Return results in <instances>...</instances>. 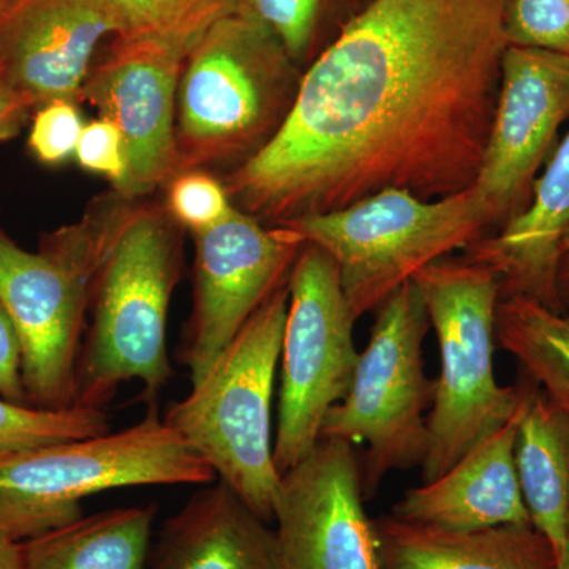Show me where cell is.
<instances>
[{
	"label": "cell",
	"mask_w": 569,
	"mask_h": 569,
	"mask_svg": "<svg viewBox=\"0 0 569 569\" xmlns=\"http://www.w3.org/2000/svg\"><path fill=\"white\" fill-rule=\"evenodd\" d=\"M557 301L560 313L569 318V227L561 238L556 274Z\"/></svg>",
	"instance_id": "obj_32"
},
{
	"label": "cell",
	"mask_w": 569,
	"mask_h": 569,
	"mask_svg": "<svg viewBox=\"0 0 569 569\" xmlns=\"http://www.w3.org/2000/svg\"><path fill=\"white\" fill-rule=\"evenodd\" d=\"M108 250L100 217L63 228L37 253L0 230V305L20 342L29 406H74L82 326Z\"/></svg>",
	"instance_id": "obj_8"
},
{
	"label": "cell",
	"mask_w": 569,
	"mask_h": 569,
	"mask_svg": "<svg viewBox=\"0 0 569 569\" xmlns=\"http://www.w3.org/2000/svg\"><path fill=\"white\" fill-rule=\"evenodd\" d=\"M526 378V395L516 413L477 441L447 473L408 489L392 508L395 518L447 530L531 526L515 463L520 419L537 388Z\"/></svg>",
	"instance_id": "obj_16"
},
{
	"label": "cell",
	"mask_w": 569,
	"mask_h": 569,
	"mask_svg": "<svg viewBox=\"0 0 569 569\" xmlns=\"http://www.w3.org/2000/svg\"><path fill=\"white\" fill-rule=\"evenodd\" d=\"M282 224L332 258L356 320L377 310L427 264L490 234L471 187L438 200L388 189Z\"/></svg>",
	"instance_id": "obj_7"
},
{
	"label": "cell",
	"mask_w": 569,
	"mask_h": 569,
	"mask_svg": "<svg viewBox=\"0 0 569 569\" xmlns=\"http://www.w3.org/2000/svg\"><path fill=\"white\" fill-rule=\"evenodd\" d=\"M74 153L82 168L107 176L118 189L126 182V144L118 127L108 119L100 118L82 127Z\"/></svg>",
	"instance_id": "obj_29"
},
{
	"label": "cell",
	"mask_w": 569,
	"mask_h": 569,
	"mask_svg": "<svg viewBox=\"0 0 569 569\" xmlns=\"http://www.w3.org/2000/svg\"><path fill=\"white\" fill-rule=\"evenodd\" d=\"M193 236V313L179 353L190 385L204 377L249 318L288 282L306 246L293 228H264L234 206L220 222Z\"/></svg>",
	"instance_id": "obj_11"
},
{
	"label": "cell",
	"mask_w": 569,
	"mask_h": 569,
	"mask_svg": "<svg viewBox=\"0 0 569 569\" xmlns=\"http://www.w3.org/2000/svg\"><path fill=\"white\" fill-rule=\"evenodd\" d=\"M0 396L28 403L21 378V348L6 309L0 305Z\"/></svg>",
	"instance_id": "obj_30"
},
{
	"label": "cell",
	"mask_w": 569,
	"mask_h": 569,
	"mask_svg": "<svg viewBox=\"0 0 569 569\" xmlns=\"http://www.w3.org/2000/svg\"><path fill=\"white\" fill-rule=\"evenodd\" d=\"M287 283L249 318L186 399L163 421L264 522L274 520L282 475L274 462L271 407L287 320Z\"/></svg>",
	"instance_id": "obj_4"
},
{
	"label": "cell",
	"mask_w": 569,
	"mask_h": 569,
	"mask_svg": "<svg viewBox=\"0 0 569 569\" xmlns=\"http://www.w3.org/2000/svg\"><path fill=\"white\" fill-rule=\"evenodd\" d=\"M118 32L108 0H9L0 9V77L29 108L78 102L97 47Z\"/></svg>",
	"instance_id": "obj_15"
},
{
	"label": "cell",
	"mask_w": 569,
	"mask_h": 569,
	"mask_svg": "<svg viewBox=\"0 0 569 569\" xmlns=\"http://www.w3.org/2000/svg\"><path fill=\"white\" fill-rule=\"evenodd\" d=\"M119 32L149 37L193 50L213 22L236 9V0H108Z\"/></svg>",
	"instance_id": "obj_24"
},
{
	"label": "cell",
	"mask_w": 569,
	"mask_h": 569,
	"mask_svg": "<svg viewBox=\"0 0 569 569\" xmlns=\"http://www.w3.org/2000/svg\"><path fill=\"white\" fill-rule=\"evenodd\" d=\"M366 2H367V0H366Z\"/></svg>",
	"instance_id": "obj_36"
},
{
	"label": "cell",
	"mask_w": 569,
	"mask_h": 569,
	"mask_svg": "<svg viewBox=\"0 0 569 569\" xmlns=\"http://www.w3.org/2000/svg\"><path fill=\"white\" fill-rule=\"evenodd\" d=\"M287 287L274 441L280 475L317 447L326 415L347 396L359 361L356 318L332 258L306 242Z\"/></svg>",
	"instance_id": "obj_10"
},
{
	"label": "cell",
	"mask_w": 569,
	"mask_h": 569,
	"mask_svg": "<svg viewBox=\"0 0 569 569\" xmlns=\"http://www.w3.org/2000/svg\"><path fill=\"white\" fill-rule=\"evenodd\" d=\"M509 0H367L305 70L279 132L230 193L260 222L383 190L425 200L477 181L509 47Z\"/></svg>",
	"instance_id": "obj_1"
},
{
	"label": "cell",
	"mask_w": 569,
	"mask_h": 569,
	"mask_svg": "<svg viewBox=\"0 0 569 569\" xmlns=\"http://www.w3.org/2000/svg\"><path fill=\"white\" fill-rule=\"evenodd\" d=\"M515 463L531 526L560 560L569 527V411L538 385L520 419Z\"/></svg>",
	"instance_id": "obj_20"
},
{
	"label": "cell",
	"mask_w": 569,
	"mask_h": 569,
	"mask_svg": "<svg viewBox=\"0 0 569 569\" xmlns=\"http://www.w3.org/2000/svg\"><path fill=\"white\" fill-rule=\"evenodd\" d=\"M170 208L179 222L198 231L220 222L233 204L227 189L211 176L183 173L171 183Z\"/></svg>",
	"instance_id": "obj_28"
},
{
	"label": "cell",
	"mask_w": 569,
	"mask_h": 569,
	"mask_svg": "<svg viewBox=\"0 0 569 569\" xmlns=\"http://www.w3.org/2000/svg\"><path fill=\"white\" fill-rule=\"evenodd\" d=\"M366 0H236V10L279 40L299 70L339 36Z\"/></svg>",
	"instance_id": "obj_23"
},
{
	"label": "cell",
	"mask_w": 569,
	"mask_h": 569,
	"mask_svg": "<svg viewBox=\"0 0 569 569\" xmlns=\"http://www.w3.org/2000/svg\"><path fill=\"white\" fill-rule=\"evenodd\" d=\"M104 432H110V425L103 408L73 406L52 410L0 396V456Z\"/></svg>",
	"instance_id": "obj_25"
},
{
	"label": "cell",
	"mask_w": 569,
	"mask_h": 569,
	"mask_svg": "<svg viewBox=\"0 0 569 569\" xmlns=\"http://www.w3.org/2000/svg\"><path fill=\"white\" fill-rule=\"evenodd\" d=\"M411 280L425 299L440 350V377L427 415L429 443L421 466L425 482H432L516 413L527 378L516 387L497 383L493 353L501 284L488 266L467 257H445Z\"/></svg>",
	"instance_id": "obj_6"
},
{
	"label": "cell",
	"mask_w": 569,
	"mask_h": 569,
	"mask_svg": "<svg viewBox=\"0 0 569 569\" xmlns=\"http://www.w3.org/2000/svg\"><path fill=\"white\" fill-rule=\"evenodd\" d=\"M0 569H24L22 545L0 530Z\"/></svg>",
	"instance_id": "obj_33"
},
{
	"label": "cell",
	"mask_w": 569,
	"mask_h": 569,
	"mask_svg": "<svg viewBox=\"0 0 569 569\" xmlns=\"http://www.w3.org/2000/svg\"><path fill=\"white\" fill-rule=\"evenodd\" d=\"M216 478L151 403L140 422L119 432L0 456V530L28 541L82 518L81 501L104 490Z\"/></svg>",
	"instance_id": "obj_3"
},
{
	"label": "cell",
	"mask_w": 569,
	"mask_h": 569,
	"mask_svg": "<svg viewBox=\"0 0 569 569\" xmlns=\"http://www.w3.org/2000/svg\"><path fill=\"white\" fill-rule=\"evenodd\" d=\"M569 118V56L509 44L488 144L471 189L490 233L529 206L537 174Z\"/></svg>",
	"instance_id": "obj_12"
},
{
	"label": "cell",
	"mask_w": 569,
	"mask_h": 569,
	"mask_svg": "<svg viewBox=\"0 0 569 569\" xmlns=\"http://www.w3.org/2000/svg\"><path fill=\"white\" fill-rule=\"evenodd\" d=\"M179 241L151 209L127 213L92 287L93 317L81 347L74 406L103 408L130 380L151 406L173 369L167 348L168 307L179 277Z\"/></svg>",
	"instance_id": "obj_2"
},
{
	"label": "cell",
	"mask_w": 569,
	"mask_h": 569,
	"mask_svg": "<svg viewBox=\"0 0 569 569\" xmlns=\"http://www.w3.org/2000/svg\"><path fill=\"white\" fill-rule=\"evenodd\" d=\"M347 396L326 415L321 438L367 443L362 493L372 498L392 471L422 466L429 443L426 411L437 381L426 376L422 343L430 328L421 291L408 280L376 310Z\"/></svg>",
	"instance_id": "obj_9"
},
{
	"label": "cell",
	"mask_w": 569,
	"mask_h": 569,
	"mask_svg": "<svg viewBox=\"0 0 569 569\" xmlns=\"http://www.w3.org/2000/svg\"><path fill=\"white\" fill-rule=\"evenodd\" d=\"M568 227L569 132L535 182L529 206L463 250V257L488 266L500 280L501 298L523 296L560 313L557 260Z\"/></svg>",
	"instance_id": "obj_17"
},
{
	"label": "cell",
	"mask_w": 569,
	"mask_h": 569,
	"mask_svg": "<svg viewBox=\"0 0 569 569\" xmlns=\"http://www.w3.org/2000/svg\"><path fill=\"white\" fill-rule=\"evenodd\" d=\"M9 2V0H0V9H2L6 3Z\"/></svg>",
	"instance_id": "obj_35"
},
{
	"label": "cell",
	"mask_w": 569,
	"mask_h": 569,
	"mask_svg": "<svg viewBox=\"0 0 569 569\" xmlns=\"http://www.w3.org/2000/svg\"><path fill=\"white\" fill-rule=\"evenodd\" d=\"M157 508L108 509L22 541L24 569H149Z\"/></svg>",
	"instance_id": "obj_21"
},
{
	"label": "cell",
	"mask_w": 569,
	"mask_h": 569,
	"mask_svg": "<svg viewBox=\"0 0 569 569\" xmlns=\"http://www.w3.org/2000/svg\"><path fill=\"white\" fill-rule=\"evenodd\" d=\"M373 523L380 569H559V556L533 526L447 530L392 515Z\"/></svg>",
	"instance_id": "obj_19"
},
{
	"label": "cell",
	"mask_w": 569,
	"mask_h": 569,
	"mask_svg": "<svg viewBox=\"0 0 569 569\" xmlns=\"http://www.w3.org/2000/svg\"><path fill=\"white\" fill-rule=\"evenodd\" d=\"M190 50L173 41L116 37L110 58L91 70L82 88L126 144L123 197L152 192L178 171L176 103Z\"/></svg>",
	"instance_id": "obj_14"
},
{
	"label": "cell",
	"mask_w": 569,
	"mask_h": 569,
	"mask_svg": "<svg viewBox=\"0 0 569 569\" xmlns=\"http://www.w3.org/2000/svg\"><path fill=\"white\" fill-rule=\"evenodd\" d=\"M355 445L321 438L280 479L274 503L277 569H380Z\"/></svg>",
	"instance_id": "obj_13"
},
{
	"label": "cell",
	"mask_w": 569,
	"mask_h": 569,
	"mask_svg": "<svg viewBox=\"0 0 569 569\" xmlns=\"http://www.w3.org/2000/svg\"><path fill=\"white\" fill-rule=\"evenodd\" d=\"M559 569H569V527L567 542H565V549L559 560Z\"/></svg>",
	"instance_id": "obj_34"
},
{
	"label": "cell",
	"mask_w": 569,
	"mask_h": 569,
	"mask_svg": "<svg viewBox=\"0 0 569 569\" xmlns=\"http://www.w3.org/2000/svg\"><path fill=\"white\" fill-rule=\"evenodd\" d=\"M149 569H277L276 530L219 481L164 522Z\"/></svg>",
	"instance_id": "obj_18"
},
{
	"label": "cell",
	"mask_w": 569,
	"mask_h": 569,
	"mask_svg": "<svg viewBox=\"0 0 569 569\" xmlns=\"http://www.w3.org/2000/svg\"><path fill=\"white\" fill-rule=\"evenodd\" d=\"M28 110L29 104L0 77V133H10Z\"/></svg>",
	"instance_id": "obj_31"
},
{
	"label": "cell",
	"mask_w": 569,
	"mask_h": 569,
	"mask_svg": "<svg viewBox=\"0 0 569 569\" xmlns=\"http://www.w3.org/2000/svg\"><path fill=\"white\" fill-rule=\"evenodd\" d=\"M82 127L80 111L69 100H52L41 104L33 118L29 148L41 163L66 162L77 152Z\"/></svg>",
	"instance_id": "obj_27"
},
{
	"label": "cell",
	"mask_w": 569,
	"mask_h": 569,
	"mask_svg": "<svg viewBox=\"0 0 569 569\" xmlns=\"http://www.w3.org/2000/svg\"><path fill=\"white\" fill-rule=\"evenodd\" d=\"M509 44L569 56V0H509Z\"/></svg>",
	"instance_id": "obj_26"
},
{
	"label": "cell",
	"mask_w": 569,
	"mask_h": 569,
	"mask_svg": "<svg viewBox=\"0 0 569 569\" xmlns=\"http://www.w3.org/2000/svg\"><path fill=\"white\" fill-rule=\"evenodd\" d=\"M496 339L527 377L569 411V318L523 296L500 298Z\"/></svg>",
	"instance_id": "obj_22"
},
{
	"label": "cell",
	"mask_w": 569,
	"mask_h": 569,
	"mask_svg": "<svg viewBox=\"0 0 569 569\" xmlns=\"http://www.w3.org/2000/svg\"><path fill=\"white\" fill-rule=\"evenodd\" d=\"M302 73L279 40L239 10L213 22L183 63L178 88V170L242 157L279 132Z\"/></svg>",
	"instance_id": "obj_5"
}]
</instances>
